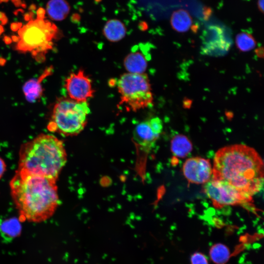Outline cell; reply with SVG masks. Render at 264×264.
<instances>
[{"label":"cell","mask_w":264,"mask_h":264,"mask_svg":"<svg viewBox=\"0 0 264 264\" xmlns=\"http://www.w3.org/2000/svg\"><path fill=\"white\" fill-rule=\"evenodd\" d=\"M264 168L263 160L254 148L243 144L231 145L216 153L211 178L252 197L263 188Z\"/></svg>","instance_id":"1"},{"label":"cell","mask_w":264,"mask_h":264,"mask_svg":"<svg viewBox=\"0 0 264 264\" xmlns=\"http://www.w3.org/2000/svg\"><path fill=\"white\" fill-rule=\"evenodd\" d=\"M55 180L18 169L10 182L21 221L40 222L50 218L59 204Z\"/></svg>","instance_id":"2"},{"label":"cell","mask_w":264,"mask_h":264,"mask_svg":"<svg viewBox=\"0 0 264 264\" xmlns=\"http://www.w3.org/2000/svg\"><path fill=\"white\" fill-rule=\"evenodd\" d=\"M66 160L62 140L42 133L22 145L18 169L56 181Z\"/></svg>","instance_id":"3"},{"label":"cell","mask_w":264,"mask_h":264,"mask_svg":"<svg viewBox=\"0 0 264 264\" xmlns=\"http://www.w3.org/2000/svg\"><path fill=\"white\" fill-rule=\"evenodd\" d=\"M90 111L87 102L61 98L54 106L47 129L65 136L77 135L86 127Z\"/></svg>","instance_id":"4"},{"label":"cell","mask_w":264,"mask_h":264,"mask_svg":"<svg viewBox=\"0 0 264 264\" xmlns=\"http://www.w3.org/2000/svg\"><path fill=\"white\" fill-rule=\"evenodd\" d=\"M58 33L57 26L47 20L30 21L18 30L16 49L22 52H30L36 59H42L45 52L52 48V40Z\"/></svg>","instance_id":"5"},{"label":"cell","mask_w":264,"mask_h":264,"mask_svg":"<svg viewBox=\"0 0 264 264\" xmlns=\"http://www.w3.org/2000/svg\"><path fill=\"white\" fill-rule=\"evenodd\" d=\"M120 104L127 110L136 111L151 106L153 95L148 76L145 73L127 72L121 75L116 84Z\"/></svg>","instance_id":"6"},{"label":"cell","mask_w":264,"mask_h":264,"mask_svg":"<svg viewBox=\"0 0 264 264\" xmlns=\"http://www.w3.org/2000/svg\"><path fill=\"white\" fill-rule=\"evenodd\" d=\"M203 191L216 208L227 205H245L250 203L253 199L252 197L241 193L223 181L212 178L204 184Z\"/></svg>","instance_id":"7"},{"label":"cell","mask_w":264,"mask_h":264,"mask_svg":"<svg viewBox=\"0 0 264 264\" xmlns=\"http://www.w3.org/2000/svg\"><path fill=\"white\" fill-rule=\"evenodd\" d=\"M163 130V123L158 117L143 121L135 127L133 140L139 149L149 151L155 144Z\"/></svg>","instance_id":"8"},{"label":"cell","mask_w":264,"mask_h":264,"mask_svg":"<svg viewBox=\"0 0 264 264\" xmlns=\"http://www.w3.org/2000/svg\"><path fill=\"white\" fill-rule=\"evenodd\" d=\"M65 87L69 98L78 102H87L94 95L91 81L82 69L71 73L65 80Z\"/></svg>","instance_id":"9"},{"label":"cell","mask_w":264,"mask_h":264,"mask_svg":"<svg viewBox=\"0 0 264 264\" xmlns=\"http://www.w3.org/2000/svg\"><path fill=\"white\" fill-rule=\"evenodd\" d=\"M184 176L190 183L204 184L212 176V168L208 159L199 157L187 159L182 166Z\"/></svg>","instance_id":"10"},{"label":"cell","mask_w":264,"mask_h":264,"mask_svg":"<svg viewBox=\"0 0 264 264\" xmlns=\"http://www.w3.org/2000/svg\"><path fill=\"white\" fill-rule=\"evenodd\" d=\"M52 71V68L46 69L38 79H31L25 83L22 88L26 99L30 102H35L43 94L42 81L48 76Z\"/></svg>","instance_id":"11"},{"label":"cell","mask_w":264,"mask_h":264,"mask_svg":"<svg viewBox=\"0 0 264 264\" xmlns=\"http://www.w3.org/2000/svg\"><path fill=\"white\" fill-rule=\"evenodd\" d=\"M148 65L147 57L139 51H133L125 58L124 66L128 72L144 73Z\"/></svg>","instance_id":"12"},{"label":"cell","mask_w":264,"mask_h":264,"mask_svg":"<svg viewBox=\"0 0 264 264\" xmlns=\"http://www.w3.org/2000/svg\"><path fill=\"white\" fill-rule=\"evenodd\" d=\"M103 33L105 38L109 41L117 42L125 37L127 29L124 23L120 20L110 19L104 25Z\"/></svg>","instance_id":"13"},{"label":"cell","mask_w":264,"mask_h":264,"mask_svg":"<svg viewBox=\"0 0 264 264\" xmlns=\"http://www.w3.org/2000/svg\"><path fill=\"white\" fill-rule=\"evenodd\" d=\"M22 232L20 219L10 218L0 220V234L6 241H11L19 237Z\"/></svg>","instance_id":"14"},{"label":"cell","mask_w":264,"mask_h":264,"mask_svg":"<svg viewBox=\"0 0 264 264\" xmlns=\"http://www.w3.org/2000/svg\"><path fill=\"white\" fill-rule=\"evenodd\" d=\"M172 28L178 32L188 31L193 24V19L187 10L179 9L173 12L170 18Z\"/></svg>","instance_id":"15"},{"label":"cell","mask_w":264,"mask_h":264,"mask_svg":"<svg viewBox=\"0 0 264 264\" xmlns=\"http://www.w3.org/2000/svg\"><path fill=\"white\" fill-rule=\"evenodd\" d=\"M46 10L50 19L61 21L66 18L70 7L66 0H49L47 3Z\"/></svg>","instance_id":"16"},{"label":"cell","mask_w":264,"mask_h":264,"mask_svg":"<svg viewBox=\"0 0 264 264\" xmlns=\"http://www.w3.org/2000/svg\"><path fill=\"white\" fill-rule=\"evenodd\" d=\"M193 149L189 139L182 134L174 136L171 142V150L176 156L183 158L188 155Z\"/></svg>","instance_id":"17"},{"label":"cell","mask_w":264,"mask_h":264,"mask_svg":"<svg viewBox=\"0 0 264 264\" xmlns=\"http://www.w3.org/2000/svg\"><path fill=\"white\" fill-rule=\"evenodd\" d=\"M209 253L210 259L216 264H226L231 256L229 248L221 243L213 245L210 248Z\"/></svg>","instance_id":"18"},{"label":"cell","mask_w":264,"mask_h":264,"mask_svg":"<svg viewBox=\"0 0 264 264\" xmlns=\"http://www.w3.org/2000/svg\"><path fill=\"white\" fill-rule=\"evenodd\" d=\"M236 44L241 51H247L255 47L256 42L251 34L247 32H241L236 37Z\"/></svg>","instance_id":"19"},{"label":"cell","mask_w":264,"mask_h":264,"mask_svg":"<svg viewBox=\"0 0 264 264\" xmlns=\"http://www.w3.org/2000/svg\"><path fill=\"white\" fill-rule=\"evenodd\" d=\"M190 264H209L207 258L199 252L193 254L190 258Z\"/></svg>","instance_id":"20"},{"label":"cell","mask_w":264,"mask_h":264,"mask_svg":"<svg viewBox=\"0 0 264 264\" xmlns=\"http://www.w3.org/2000/svg\"><path fill=\"white\" fill-rule=\"evenodd\" d=\"M6 170V164L3 159L0 157V178Z\"/></svg>","instance_id":"21"},{"label":"cell","mask_w":264,"mask_h":264,"mask_svg":"<svg viewBox=\"0 0 264 264\" xmlns=\"http://www.w3.org/2000/svg\"><path fill=\"white\" fill-rule=\"evenodd\" d=\"M45 13V10L42 7H40L37 11V19H44Z\"/></svg>","instance_id":"22"},{"label":"cell","mask_w":264,"mask_h":264,"mask_svg":"<svg viewBox=\"0 0 264 264\" xmlns=\"http://www.w3.org/2000/svg\"><path fill=\"white\" fill-rule=\"evenodd\" d=\"M22 23L21 22H13L11 24V29L13 31H17L22 27Z\"/></svg>","instance_id":"23"},{"label":"cell","mask_w":264,"mask_h":264,"mask_svg":"<svg viewBox=\"0 0 264 264\" xmlns=\"http://www.w3.org/2000/svg\"><path fill=\"white\" fill-rule=\"evenodd\" d=\"M0 21L2 24H5L7 22V19L5 14L2 12H0Z\"/></svg>","instance_id":"24"},{"label":"cell","mask_w":264,"mask_h":264,"mask_svg":"<svg viewBox=\"0 0 264 264\" xmlns=\"http://www.w3.org/2000/svg\"><path fill=\"white\" fill-rule=\"evenodd\" d=\"M264 0H258V7L261 12L264 13Z\"/></svg>","instance_id":"25"},{"label":"cell","mask_w":264,"mask_h":264,"mask_svg":"<svg viewBox=\"0 0 264 264\" xmlns=\"http://www.w3.org/2000/svg\"><path fill=\"white\" fill-rule=\"evenodd\" d=\"M4 40L6 44L10 43L11 42V39L8 36H5L4 38Z\"/></svg>","instance_id":"26"},{"label":"cell","mask_w":264,"mask_h":264,"mask_svg":"<svg viewBox=\"0 0 264 264\" xmlns=\"http://www.w3.org/2000/svg\"><path fill=\"white\" fill-rule=\"evenodd\" d=\"M12 1L16 6H19L21 4V0H12Z\"/></svg>","instance_id":"27"},{"label":"cell","mask_w":264,"mask_h":264,"mask_svg":"<svg viewBox=\"0 0 264 264\" xmlns=\"http://www.w3.org/2000/svg\"><path fill=\"white\" fill-rule=\"evenodd\" d=\"M3 31H4V29L3 27L1 25H0V36L3 32Z\"/></svg>","instance_id":"28"},{"label":"cell","mask_w":264,"mask_h":264,"mask_svg":"<svg viewBox=\"0 0 264 264\" xmlns=\"http://www.w3.org/2000/svg\"><path fill=\"white\" fill-rule=\"evenodd\" d=\"M9 0H0V2H7Z\"/></svg>","instance_id":"29"},{"label":"cell","mask_w":264,"mask_h":264,"mask_svg":"<svg viewBox=\"0 0 264 264\" xmlns=\"http://www.w3.org/2000/svg\"></svg>","instance_id":"30"}]
</instances>
